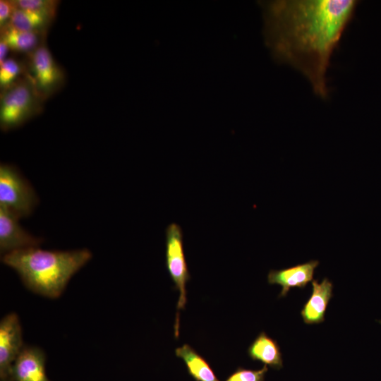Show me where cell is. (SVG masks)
Returning <instances> with one entry per match:
<instances>
[{"mask_svg":"<svg viewBox=\"0 0 381 381\" xmlns=\"http://www.w3.org/2000/svg\"><path fill=\"white\" fill-rule=\"evenodd\" d=\"M354 0H285L266 9L267 43L275 57L299 71L314 93L328 95L332 55L351 20Z\"/></svg>","mask_w":381,"mask_h":381,"instance_id":"1","label":"cell"},{"mask_svg":"<svg viewBox=\"0 0 381 381\" xmlns=\"http://www.w3.org/2000/svg\"><path fill=\"white\" fill-rule=\"evenodd\" d=\"M91 258L92 253L86 248L61 251L36 246L6 253L1 261L17 272L30 291L57 298L71 277Z\"/></svg>","mask_w":381,"mask_h":381,"instance_id":"2","label":"cell"},{"mask_svg":"<svg viewBox=\"0 0 381 381\" xmlns=\"http://www.w3.org/2000/svg\"><path fill=\"white\" fill-rule=\"evenodd\" d=\"M44 100L25 76L1 92L0 127L4 131L15 129L39 115Z\"/></svg>","mask_w":381,"mask_h":381,"instance_id":"3","label":"cell"},{"mask_svg":"<svg viewBox=\"0 0 381 381\" xmlns=\"http://www.w3.org/2000/svg\"><path fill=\"white\" fill-rule=\"evenodd\" d=\"M24 63L25 76L44 101L65 85V71L53 57L46 42L27 55Z\"/></svg>","mask_w":381,"mask_h":381,"instance_id":"4","label":"cell"},{"mask_svg":"<svg viewBox=\"0 0 381 381\" xmlns=\"http://www.w3.org/2000/svg\"><path fill=\"white\" fill-rule=\"evenodd\" d=\"M38 202L32 186L12 165L0 166V207L19 219L29 216Z\"/></svg>","mask_w":381,"mask_h":381,"instance_id":"5","label":"cell"},{"mask_svg":"<svg viewBox=\"0 0 381 381\" xmlns=\"http://www.w3.org/2000/svg\"><path fill=\"white\" fill-rule=\"evenodd\" d=\"M166 267L175 289L179 293L174 327L177 338L179 334V311L185 308L187 301L186 285L190 279V274L184 254L183 231L176 223L170 224L166 229Z\"/></svg>","mask_w":381,"mask_h":381,"instance_id":"6","label":"cell"},{"mask_svg":"<svg viewBox=\"0 0 381 381\" xmlns=\"http://www.w3.org/2000/svg\"><path fill=\"white\" fill-rule=\"evenodd\" d=\"M18 315L10 313L0 322V379L10 377L11 366L24 347Z\"/></svg>","mask_w":381,"mask_h":381,"instance_id":"7","label":"cell"},{"mask_svg":"<svg viewBox=\"0 0 381 381\" xmlns=\"http://www.w3.org/2000/svg\"><path fill=\"white\" fill-rule=\"evenodd\" d=\"M20 219L0 207V252L2 255L24 248L38 246L42 238L34 236L19 224Z\"/></svg>","mask_w":381,"mask_h":381,"instance_id":"8","label":"cell"},{"mask_svg":"<svg viewBox=\"0 0 381 381\" xmlns=\"http://www.w3.org/2000/svg\"><path fill=\"white\" fill-rule=\"evenodd\" d=\"M46 355L35 346H24L13 362L10 378L13 381H50L45 371Z\"/></svg>","mask_w":381,"mask_h":381,"instance_id":"9","label":"cell"},{"mask_svg":"<svg viewBox=\"0 0 381 381\" xmlns=\"http://www.w3.org/2000/svg\"><path fill=\"white\" fill-rule=\"evenodd\" d=\"M318 265V260H312L288 268L272 270L268 273L267 282L270 284L280 285L282 289L279 297H285L291 288L304 289L313 281Z\"/></svg>","mask_w":381,"mask_h":381,"instance_id":"10","label":"cell"},{"mask_svg":"<svg viewBox=\"0 0 381 381\" xmlns=\"http://www.w3.org/2000/svg\"><path fill=\"white\" fill-rule=\"evenodd\" d=\"M332 297L333 284L328 278H324L320 283L318 280H313L311 296L301 311L303 322L308 325L323 322L326 310Z\"/></svg>","mask_w":381,"mask_h":381,"instance_id":"11","label":"cell"},{"mask_svg":"<svg viewBox=\"0 0 381 381\" xmlns=\"http://www.w3.org/2000/svg\"><path fill=\"white\" fill-rule=\"evenodd\" d=\"M46 37L47 32L21 31L6 27L1 30L0 40L7 44L11 52L27 56L46 42Z\"/></svg>","mask_w":381,"mask_h":381,"instance_id":"12","label":"cell"},{"mask_svg":"<svg viewBox=\"0 0 381 381\" xmlns=\"http://www.w3.org/2000/svg\"><path fill=\"white\" fill-rule=\"evenodd\" d=\"M248 354L253 361L279 369L282 367V354L277 341L265 332H260L248 348Z\"/></svg>","mask_w":381,"mask_h":381,"instance_id":"13","label":"cell"},{"mask_svg":"<svg viewBox=\"0 0 381 381\" xmlns=\"http://www.w3.org/2000/svg\"><path fill=\"white\" fill-rule=\"evenodd\" d=\"M175 353L183 360L188 373L196 381H219L207 361L188 344L177 348Z\"/></svg>","mask_w":381,"mask_h":381,"instance_id":"14","label":"cell"},{"mask_svg":"<svg viewBox=\"0 0 381 381\" xmlns=\"http://www.w3.org/2000/svg\"><path fill=\"white\" fill-rule=\"evenodd\" d=\"M54 20V17L48 15L16 8L6 27L21 31L47 33Z\"/></svg>","mask_w":381,"mask_h":381,"instance_id":"15","label":"cell"},{"mask_svg":"<svg viewBox=\"0 0 381 381\" xmlns=\"http://www.w3.org/2000/svg\"><path fill=\"white\" fill-rule=\"evenodd\" d=\"M25 77L24 61L13 57L7 58L0 64L1 92L13 86Z\"/></svg>","mask_w":381,"mask_h":381,"instance_id":"16","label":"cell"},{"mask_svg":"<svg viewBox=\"0 0 381 381\" xmlns=\"http://www.w3.org/2000/svg\"><path fill=\"white\" fill-rule=\"evenodd\" d=\"M17 8L40 13L55 18L59 5L54 0H13Z\"/></svg>","mask_w":381,"mask_h":381,"instance_id":"17","label":"cell"},{"mask_svg":"<svg viewBox=\"0 0 381 381\" xmlns=\"http://www.w3.org/2000/svg\"><path fill=\"white\" fill-rule=\"evenodd\" d=\"M267 370L266 365L256 370L238 368L226 381H264Z\"/></svg>","mask_w":381,"mask_h":381,"instance_id":"18","label":"cell"},{"mask_svg":"<svg viewBox=\"0 0 381 381\" xmlns=\"http://www.w3.org/2000/svg\"><path fill=\"white\" fill-rule=\"evenodd\" d=\"M16 9L13 0L0 1V28H5L9 23L11 18Z\"/></svg>","mask_w":381,"mask_h":381,"instance_id":"19","label":"cell"},{"mask_svg":"<svg viewBox=\"0 0 381 381\" xmlns=\"http://www.w3.org/2000/svg\"><path fill=\"white\" fill-rule=\"evenodd\" d=\"M9 52L11 51L7 44L3 40H0V64L7 59Z\"/></svg>","mask_w":381,"mask_h":381,"instance_id":"20","label":"cell"},{"mask_svg":"<svg viewBox=\"0 0 381 381\" xmlns=\"http://www.w3.org/2000/svg\"><path fill=\"white\" fill-rule=\"evenodd\" d=\"M1 381H13V380L10 377H8V378H6V379L1 380Z\"/></svg>","mask_w":381,"mask_h":381,"instance_id":"21","label":"cell"}]
</instances>
